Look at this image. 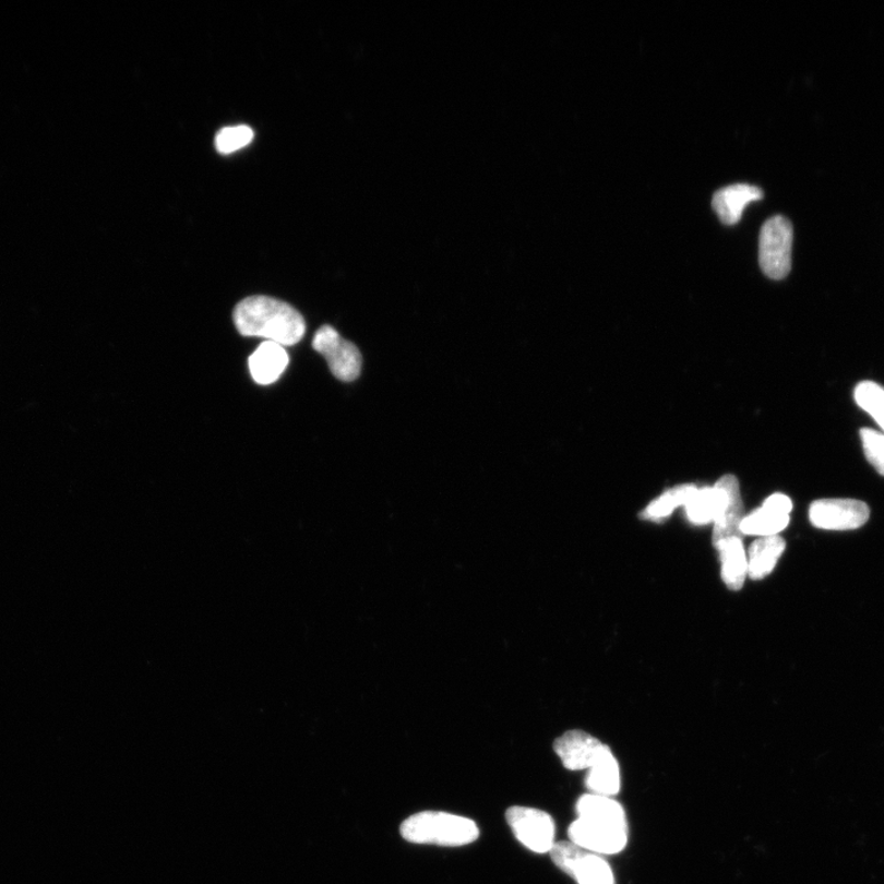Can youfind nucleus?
<instances>
[{"mask_svg": "<svg viewBox=\"0 0 884 884\" xmlns=\"http://www.w3.org/2000/svg\"><path fill=\"white\" fill-rule=\"evenodd\" d=\"M578 819L570 824V841L597 855H614L628 844V822L622 804L595 793H586L576 803Z\"/></svg>", "mask_w": 884, "mask_h": 884, "instance_id": "obj_1", "label": "nucleus"}, {"mask_svg": "<svg viewBox=\"0 0 884 884\" xmlns=\"http://www.w3.org/2000/svg\"><path fill=\"white\" fill-rule=\"evenodd\" d=\"M234 322L243 337H260L283 347L299 343L307 332L298 310L287 302L260 295L236 304Z\"/></svg>", "mask_w": 884, "mask_h": 884, "instance_id": "obj_2", "label": "nucleus"}, {"mask_svg": "<svg viewBox=\"0 0 884 884\" xmlns=\"http://www.w3.org/2000/svg\"><path fill=\"white\" fill-rule=\"evenodd\" d=\"M403 839L440 847H464L479 838L477 824L461 815L426 811L410 815L401 825Z\"/></svg>", "mask_w": 884, "mask_h": 884, "instance_id": "obj_3", "label": "nucleus"}, {"mask_svg": "<svg viewBox=\"0 0 884 884\" xmlns=\"http://www.w3.org/2000/svg\"><path fill=\"white\" fill-rule=\"evenodd\" d=\"M793 228L785 216L776 215L763 225L760 236V264L766 277L781 280L791 271Z\"/></svg>", "mask_w": 884, "mask_h": 884, "instance_id": "obj_4", "label": "nucleus"}, {"mask_svg": "<svg viewBox=\"0 0 884 884\" xmlns=\"http://www.w3.org/2000/svg\"><path fill=\"white\" fill-rule=\"evenodd\" d=\"M549 853L557 868L578 884H616L613 871L602 857L572 841L556 843Z\"/></svg>", "mask_w": 884, "mask_h": 884, "instance_id": "obj_5", "label": "nucleus"}, {"mask_svg": "<svg viewBox=\"0 0 884 884\" xmlns=\"http://www.w3.org/2000/svg\"><path fill=\"white\" fill-rule=\"evenodd\" d=\"M506 821L517 840L530 851L547 853L553 849L556 823L552 815L537 809L514 805L506 811Z\"/></svg>", "mask_w": 884, "mask_h": 884, "instance_id": "obj_6", "label": "nucleus"}, {"mask_svg": "<svg viewBox=\"0 0 884 884\" xmlns=\"http://www.w3.org/2000/svg\"><path fill=\"white\" fill-rule=\"evenodd\" d=\"M312 347L327 360L331 372L338 380L351 382L361 373L362 358L356 344L343 339L331 326L321 327L314 334Z\"/></svg>", "mask_w": 884, "mask_h": 884, "instance_id": "obj_7", "label": "nucleus"}, {"mask_svg": "<svg viewBox=\"0 0 884 884\" xmlns=\"http://www.w3.org/2000/svg\"><path fill=\"white\" fill-rule=\"evenodd\" d=\"M717 494L716 516L714 519L713 543L714 547L725 539L741 538V524L744 518V510L741 498L739 479L732 475H726L717 480L715 485Z\"/></svg>", "mask_w": 884, "mask_h": 884, "instance_id": "obj_8", "label": "nucleus"}, {"mask_svg": "<svg viewBox=\"0 0 884 884\" xmlns=\"http://www.w3.org/2000/svg\"><path fill=\"white\" fill-rule=\"evenodd\" d=\"M869 518L870 509L860 500L822 499L814 501L810 507L811 524L821 529H857Z\"/></svg>", "mask_w": 884, "mask_h": 884, "instance_id": "obj_9", "label": "nucleus"}, {"mask_svg": "<svg viewBox=\"0 0 884 884\" xmlns=\"http://www.w3.org/2000/svg\"><path fill=\"white\" fill-rule=\"evenodd\" d=\"M554 752L569 770H589L601 760L607 745L596 737L582 731L565 732L556 740Z\"/></svg>", "mask_w": 884, "mask_h": 884, "instance_id": "obj_10", "label": "nucleus"}, {"mask_svg": "<svg viewBox=\"0 0 884 884\" xmlns=\"http://www.w3.org/2000/svg\"><path fill=\"white\" fill-rule=\"evenodd\" d=\"M792 501L784 494H774L764 501L761 509L745 516L741 534L746 536H778L790 523Z\"/></svg>", "mask_w": 884, "mask_h": 884, "instance_id": "obj_11", "label": "nucleus"}, {"mask_svg": "<svg viewBox=\"0 0 884 884\" xmlns=\"http://www.w3.org/2000/svg\"><path fill=\"white\" fill-rule=\"evenodd\" d=\"M764 199L760 187L739 183L724 187L713 196V208L725 225H736L742 218L745 206Z\"/></svg>", "mask_w": 884, "mask_h": 884, "instance_id": "obj_12", "label": "nucleus"}, {"mask_svg": "<svg viewBox=\"0 0 884 884\" xmlns=\"http://www.w3.org/2000/svg\"><path fill=\"white\" fill-rule=\"evenodd\" d=\"M289 356L287 350L277 343L264 342L249 359L252 379L259 385H271L277 381L285 369L288 368Z\"/></svg>", "mask_w": 884, "mask_h": 884, "instance_id": "obj_13", "label": "nucleus"}, {"mask_svg": "<svg viewBox=\"0 0 884 884\" xmlns=\"http://www.w3.org/2000/svg\"><path fill=\"white\" fill-rule=\"evenodd\" d=\"M715 548L719 550L721 559L724 583L732 592H739L749 575V559H746L742 539L739 537L725 539Z\"/></svg>", "mask_w": 884, "mask_h": 884, "instance_id": "obj_14", "label": "nucleus"}, {"mask_svg": "<svg viewBox=\"0 0 884 884\" xmlns=\"http://www.w3.org/2000/svg\"><path fill=\"white\" fill-rule=\"evenodd\" d=\"M621 769L611 749H607L601 760L589 769L585 785L589 793L612 798L621 791Z\"/></svg>", "mask_w": 884, "mask_h": 884, "instance_id": "obj_15", "label": "nucleus"}, {"mask_svg": "<svg viewBox=\"0 0 884 884\" xmlns=\"http://www.w3.org/2000/svg\"><path fill=\"white\" fill-rule=\"evenodd\" d=\"M786 543L780 536L761 537L749 550V575L753 580L768 576L785 552Z\"/></svg>", "mask_w": 884, "mask_h": 884, "instance_id": "obj_16", "label": "nucleus"}, {"mask_svg": "<svg viewBox=\"0 0 884 884\" xmlns=\"http://www.w3.org/2000/svg\"><path fill=\"white\" fill-rule=\"evenodd\" d=\"M696 489L693 485H684L667 490L660 498L654 500L641 516L645 519L662 521L671 516L678 506H685L690 503Z\"/></svg>", "mask_w": 884, "mask_h": 884, "instance_id": "obj_17", "label": "nucleus"}, {"mask_svg": "<svg viewBox=\"0 0 884 884\" xmlns=\"http://www.w3.org/2000/svg\"><path fill=\"white\" fill-rule=\"evenodd\" d=\"M691 523L697 526L713 524L716 516L717 494L714 487L696 489L685 506Z\"/></svg>", "mask_w": 884, "mask_h": 884, "instance_id": "obj_18", "label": "nucleus"}, {"mask_svg": "<svg viewBox=\"0 0 884 884\" xmlns=\"http://www.w3.org/2000/svg\"><path fill=\"white\" fill-rule=\"evenodd\" d=\"M853 397L884 431V389L876 382L863 381L855 389Z\"/></svg>", "mask_w": 884, "mask_h": 884, "instance_id": "obj_19", "label": "nucleus"}, {"mask_svg": "<svg viewBox=\"0 0 884 884\" xmlns=\"http://www.w3.org/2000/svg\"><path fill=\"white\" fill-rule=\"evenodd\" d=\"M253 135L249 126L226 127L215 138L216 150L222 154L240 151L252 142Z\"/></svg>", "mask_w": 884, "mask_h": 884, "instance_id": "obj_20", "label": "nucleus"}, {"mask_svg": "<svg viewBox=\"0 0 884 884\" xmlns=\"http://www.w3.org/2000/svg\"><path fill=\"white\" fill-rule=\"evenodd\" d=\"M860 437L864 456L870 464L884 477V434L873 429H861Z\"/></svg>", "mask_w": 884, "mask_h": 884, "instance_id": "obj_21", "label": "nucleus"}]
</instances>
